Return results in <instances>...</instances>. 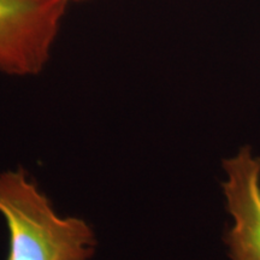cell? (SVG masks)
Masks as SVG:
<instances>
[{"label": "cell", "mask_w": 260, "mask_h": 260, "mask_svg": "<svg viewBox=\"0 0 260 260\" xmlns=\"http://www.w3.org/2000/svg\"><path fill=\"white\" fill-rule=\"evenodd\" d=\"M0 214L9 230L6 260H90L95 252L89 224L58 216L23 169L0 172Z\"/></svg>", "instance_id": "1"}, {"label": "cell", "mask_w": 260, "mask_h": 260, "mask_svg": "<svg viewBox=\"0 0 260 260\" xmlns=\"http://www.w3.org/2000/svg\"><path fill=\"white\" fill-rule=\"evenodd\" d=\"M70 0H0V71L37 75L50 59Z\"/></svg>", "instance_id": "2"}, {"label": "cell", "mask_w": 260, "mask_h": 260, "mask_svg": "<svg viewBox=\"0 0 260 260\" xmlns=\"http://www.w3.org/2000/svg\"><path fill=\"white\" fill-rule=\"evenodd\" d=\"M228 211L234 226L224 236L232 260H260V158L248 146L236 157L223 160Z\"/></svg>", "instance_id": "3"}, {"label": "cell", "mask_w": 260, "mask_h": 260, "mask_svg": "<svg viewBox=\"0 0 260 260\" xmlns=\"http://www.w3.org/2000/svg\"><path fill=\"white\" fill-rule=\"evenodd\" d=\"M71 2H76V3H82V2H88V0H70V3Z\"/></svg>", "instance_id": "4"}]
</instances>
